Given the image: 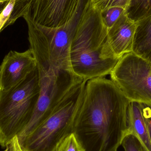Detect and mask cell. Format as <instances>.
I'll list each match as a JSON object with an SVG mask.
<instances>
[{
	"instance_id": "6da1fadb",
	"label": "cell",
	"mask_w": 151,
	"mask_h": 151,
	"mask_svg": "<svg viewBox=\"0 0 151 151\" xmlns=\"http://www.w3.org/2000/svg\"><path fill=\"white\" fill-rule=\"evenodd\" d=\"M130 101L112 81H87L74 122L75 133L87 151H117L128 133Z\"/></svg>"
},
{
	"instance_id": "7a4b0ae2",
	"label": "cell",
	"mask_w": 151,
	"mask_h": 151,
	"mask_svg": "<svg viewBox=\"0 0 151 151\" xmlns=\"http://www.w3.org/2000/svg\"><path fill=\"white\" fill-rule=\"evenodd\" d=\"M121 58L111 50L108 28L99 11L89 6L73 37L70 49L72 72L87 81L110 75Z\"/></svg>"
},
{
	"instance_id": "3957f363",
	"label": "cell",
	"mask_w": 151,
	"mask_h": 151,
	"mask_svg": "<svg viewBox=\"0 0 151 151\" xmlns=\"http://www.w3.org/2000/svg\"><path fill=\"white\" fill-rule=\"evenodd\" d=\"M40 93L37 69L8 90H0V145L6 146L30 122Z\"/></svg>"
},
{
	"instance_id": "277c9868",
	"label": "cell",
	"mask_w": 151,
	"mask_h": 151,
	"mask_svg": "<svg viewBox=\"0 0 151 151\" xmlns=\"http://www.w3.org/2000/svg\"><path fill=\"white\" fill-rule=\"evenodd\" d=\"M28 27V40L38 69L70 71L71 44L81 18L72 19L56 28L36 24L24 16Z\"/></svg>"
},
{
	"instance_id": "5b68a950",
	"label": "cell",
	"mask_w": 151,
	"mask_h": 151,
	"mask_svg": "<svg viewBox=\"0 0 151 151\" xmlns=\"http://www.w3.org/2000/svg\"><path fill=\"white\" fill-rule=\"evenodd\" d=\"M86 81L73 88L52 113L20 142L27 151H55L58 144L73 132L76 115Z\"/></svg>"
},
{
	"instance_id": "8992f818",
	"label": "cell",
	"mask_w": 151,
	"mask_h": 151,
	"mask_svg": "<svg viewBox=\"0 0 151 151\" xmlns=\"http://www.w3.org/2000/svg\"><path fill=\"white\" fill-rule=\"evenodd\" d=\"M37 70L40 83V96L30 122L17 136L20 142L53 112L74 87L84 81L70 71L54 69L44 70L38 68Z\"/></svg>"
},
{
	"instance_id": "52a82bcc",
	"label": "cell",
	"mask_w": 151,
	"mask_h": 151,
	"mask_svg": "<svg viewBox=\"0 0 151 151\" xmlns=\"http://www.w3.org/2000/svg\"><path fill=\"white\" fill-rule=\"evenodd\" d=\"M130 102L151 105V63L134 52L124 55L110 74Z\"/></svg>"
},
{
	"instance_id": "ba28073f",
	"label": "cell",
	"mask_w": 151,
	"mask_h": 151,
	"mask_svg": "<svg viewBox=\"0 0 151 151\" xmlns=\"http://www.w3.org/2000/svg\"><path fill=\"white\" fill-rule=\"evenodd\" d=\"M91 1L33 0L28 12L25 16L28 17L36 24L56 28L64 25L75 17L84 15Z\"/></svg>"
},
{
	"instance_id": "9c48e42d",
	"label": "cell",
	"mask_w": 151,
	"mask_h": 151,
	"mask_svg": "<svg viewBox=\"0 0 151 151\" xmlns=\"http://www.w3.org/2000/svg\"><path fill=\"white\" fill-rule=\"evenodd\" d=\"M37 69L31 49L24 52L11 50L0 65V90H8L24 80Z\"/></svg>"
},
{
	"instance_id": "30bf717a",
	"label": "cell",
	"mask_w": 151,
	"mask_h": 151,
	"mask_svg": "<svg viewBox=\"0 0 151 151\" xmlns=\"http://www.w3.org/2000/svg\"><path fill=\"white\" fill-rule=\"evenodd\" d=\"M136 22L129 19L126 13L108 29V41L114 54L121 58L133 51Z\"/></svg>"
},
{
	"instance_id": "8fae6325",
	"label": "cell",
	"mask_w": 151,
	"mask_h": 151,
	"mask_svg": "<svg viewBox=\"0 0 151 151\" xmlns=\"http://www.w3.org/2000/svg\"><path fill=\"white\" fill-rule=\"evenodd\" d=\"M127 124L128 134H133L135 136L147 151H151L150 140L140 103L130 102L128 107Z\"/></svg>"
},
{
	"instance_id": "7c38bea8",
	"label": "cell",
	"mask_w": 151,
	"mask_h": 151,
	"mask_svg": "<svg viewBox=\"0 0 151 151\" xmlns=\"http://www.w3.org/2000/svg\"><path fill=\"white\" fill-rule=\"evenodd\" d=\"M136 24L132 52L151 63V16Z\"/></svg>"
},
{
	"instance_id": "4fadbf2b",
	"label": "cell",
	"mask_w": 151,
	"mask_h": 151,
	"mask_svg": "<svg viewBox=\"0 0 151 151\" xmlns=\"http://www.w3.org/2000/svg\"><path fill=\"white\" fill-rule=\"evenodd\" d=\"M126 13L135 22L151 16V0H131Z\"/></svg>"
},
{
	"instance_id": "5bb4252c",
	"label": "cell",
	"mask_w": 151,
	"mask_h": 151,
	"mask_svg": "<svg viewBox=\"0 0 151 151\" xmlns=\"http://www.w3.org/2000/svg\"><path fill=\"white\" fill-rule=\"evenodd\" d=\"M33 0H15L11 13L6 27L14 24L21 17H24L28 12Z\"/></svg>"
},
{
	"instance_id": "9a60e30c",
	"label": "cell",
	"mask_w": 151,
	"mask_h": 151,
	"mask_svg": "<svg viewBox=\"0 0 151 151\" xmlns=\"http://www.w3.org/2000/svg\"><path fill=\"white\" fill-rule=\"evenodd\" d=\"M55 151H87L74 133L68 135L57 146Z\"/></svg>"
},
{
	"instance_id": "2e32d148",
	"label": "cell",
	"mask_w": 151,
	"mask_h": 151,
	"mask_svg": "<svg viewBox=\"0 0 151 151\" xmlns=\"http://www.w3.org/2000/svg\"><path fill=\"white\" fill-rule=\"evenodd\" d=\"M100 13L104 24L109 29L126 13V9L119 7H113L107 9Z\"/></svg>"
},
{
	"instance_id": "e0dca14e",
	"label": "cell",
	"mask_w": 151,
	"mask_h": 151,
	"mask_svg": "<svg viewBox=\"0 0 151 151\" xmlns=\"http://www.w3.org/2000/svg\"><path fill=\"white\" fill-rule=\"evenodd\" d=\"M131 0H91V5L100 12L109 8L119 7L127 9Z\"/></svg>"
},
{
	"instance_id": "ac0fdd59",
	"label": "cell",
	"mask_w": 151,
	"mask_h": 151,
	"mask_svg": "<svg viewBox=\"0 0 151 151\" xmlns=\"http://www.w3.org/2000/svg\"><path fill=\"white\" fill-rule=\"evenodd\" d=\"M121 145L124 151H147L140 140L133 134L127 135Z\"/></svg>"
},
{
	"instance_id": "d6986e66",
	"label": "cell",
	"mask_w": 151,
	"mask_h": 151,
	"mask_svg": "<svg viewBox=\"0 0 151 151\" xmlns=\"http://www.w3.org/2000/svg\"><path fill=\"white\" fill-rule=\"evenodd\" d=\"M15 0H10L7 6L0 14V32L6 28V25L12 12Z\"/></svg>"
},
{
	"instance_id": "ffe728a7",
	"label": "cell",
	"mask_w": 151,
	"mask_h": 151,
	"mask_svg": "<svg viewBox=\"0 0 151 151\" xmlns=\"http://www.w3.org/2000/svg\"><path fill=\"white\" fill-rule=\"evenodd\" d=\"M140 104L151 143V105L143 103Z\"/></svg>"
},
{
	"instance_id": "44dd1931",
	"label": "cell",
	"mask_w": 151,
	"mask_h": 151,
	"mask_svg": "<svg viewBox=\"0 0 151 151\" xmlns=\"http://www.w3.org/2000/svg\"><path fill=\"white\" fill-rule=\"evenodd\" d=\"M4 151H27L21 144L17 136L14 137Z\"/></svg>"
},
{
	"instance_id": "7402d4cb",
	"label": "cell",
	"mask_w": 151,
	"mask_h": 151,
	"mask_svg": "<svg viewBox=\"0 0 151 151\" xmlns=\"http://www.w3.org/2000/svg\"><path fill=\"white\" fill-rule=\"evenodd\" d=\"M9 1L10 0H7V1L0 2V14L2 12L4 9L5 7L7 6Z\"/></svg>"
},
{
	"instance_id": "603a6c76",
	"label": "cell",
	"mask_w": 151,
	"mask_h": 151,
	"mask_svg": "<svg viewBox=\"0 0 151 151\" xmlns=\"http://www.w3.org/2000/svg\"><path fill=\"white\" fill-rule=\"evenodd\" d=\"M7 1V0H0V2H1L4 1Z\"/></svg>"
}]
</instances>
